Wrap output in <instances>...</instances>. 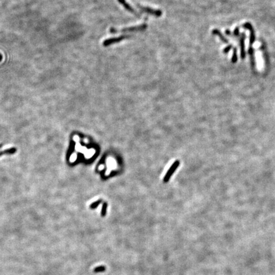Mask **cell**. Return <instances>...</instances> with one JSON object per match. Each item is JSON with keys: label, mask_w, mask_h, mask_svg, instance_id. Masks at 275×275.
<instances>
[{"label": "cell", "mask_w": 275, "mask_h": 275, "mask_svg": "<svg viewBox=\"0 0 275 275\" xmlns=\"http://www.w3.org/2000/svg\"><path fill=\"white\" fill-rule=\"evenodd\" d=\"M231 46H230V47H229H229H227V48H225V49H224V52L225 53L227 52H228L229 50L231 49Z\"/></svg>", "instance_id": "10"}, {"label": "cell", "mask_w": 275, "mask_h": 275, "mask_svg": "<svg viewBox=\"0 0 275 275\" xmlns=\"http://www.w3.org/2000/svg\"><path fill=\"white\" fill-rule=\"evenodd\" d=\"M106 270V268H105V266H98V267H97V268H95L94 269V273H101V272H104Z\"/></svg>", "instance_id": "6"}, {"label": "cell", "mask_w": 275, "mask_h": 275, "mask_svg": "<svg viewBox=\"0 0 275 275\" xmlns=\"http://www.w3.org/2000/svg\"><path fill=\"white\" fill-rule=\"evenodd\" d=\"M213 34H215L217 35H219V36L221 38V40H222V42H224V43H228V41L227 39H225V38H224L222 36V35L221 34V33L219 31H217V30H213Z\"/></svg>", "instance_id": "7"}, {"label": "cell", "mask_w": 275, "mask_h": 275, "mask_svg": "<svg viewBox=\"0 0 275 275\" xmlns=\"http://www.w3.org/2000/svg\"><path fill=\"white\" fill-rule=\"evenodd\" d=\"M118 1L120 4H121L122 6L124 7L125 9L128 11V12H129L131 13H133V14L135 15L137 17H140V13H139L137 10H135L134 9H133V8L131 6L129 3H128L126 0H118Z\"/></svg>", "instance_id": "4"}, {"label": "cell", "mask_w": 275, "mask_h": 275, "mask_svg": "<svg viewBox=\"0 0 275 275\" xmlns=\"http://www.w3.org/2000/svg\"><path fill=\"white\" fill-rule=\"evenodd\" d=\"M137 6L138 9L141 11V12H143L144 13H148V14H149V15H152L153 16H155V17H160V16H161L162 13V11L160 10L154 9H152V8L148 7H143V6H141V5H139V4H138Z\"/></svg>", "instance_id": "3"}, {"label": "cell", "mask_w": 275, "mask_h": 275, "mask_svg": "<svg viewBox=\"0 0 275 275\" xmlns=\"http://www.w3.org/2000/svg\"><path fill=\"white\" fill-rule=\"evenodd\" d=\"M129 38H131V35H127V34L121 35V36L118 37L110 38L105 40L104 42H103V46H105V47H108V46H110L111 45L119 43L121 42V41L124 40L125 39Z\"/></svg>", "instance_id": "2"}, {"label": "cell", "mask_w": 275, "mask_h": 275, "mask_svg": "<svg viewBox=\"0 0 275 275\" xmlns=\"http://www.w3.org/2000/svg\"><path fill=\"white\" fill-rule=\"evenodd\" d=\"M1 55L0 54V61H1Z\"/></svg>", "instance_id": "11"}, {"label": "cell", "mask_w": 275, "mask_h": 275, "mask_svg": "<svg viewBox=\"0 0 275 275\" xmlns=\"http://www.w3.org/2000/svg\"><path fill=\"white\" fill-rule=\"evenodd\" d=\"M147 28V25L146 24H142L138 26H131L129 28H125L123 29H117L114 28H111L110 32L111 33H117V32H139L143 31L145 30Z\"/></svg>", "instance_id": "1"}, {"label": "cell", "mask_w": 275, "mask_h": 275, "mask_svg": "<svg viewBox=\"0 0 275 275\" xmlns=\"http://www.w3.org/2000/svg\"><path fill=\"white\" fill-rule=\"evenodd\" d=\"M179 164H180V162L178 161V160H176V161L174 162L173 164H172V166H171L170 167V170L168 171L166 175L165 176H164V181L165 182H167L169 181V180H170V177L171 176V175H173V173L175 172V170H176L177 167H178L179 166Z\"/></svg>", "instance_id": "5"}, {"label": "cell", "mask_w": 275, "mask_h": 275, "mask_svg": "<svg viewBox=\"0 0 275 275\" xmlns=\"http://www.w3.org/2000/svg\"><path fill=\"white\" fill-rule=\"evenodd\" d=\"M107 206H108L107 203H105L104 204H103V207H102V209H101V216H102V217H105V216L106 213H107Z\"/></svg>", "instance_id": "8"}, {"label": "cell", "mask_w": 275, "mask_h": 275, "mask_svg": "<svg viewBox=\"0 0 275 275\" xmlns=\"http://www.w3.org/2000/svg\"><path fill=\"white\" fill-rule=\"evenodd\" d=\"M101 203V200H98V201H96V202H94L92 204V205H91V208H96V207H97L99 206V205Z\"/></svg>", "instance_id": "9"}]
</instances>
